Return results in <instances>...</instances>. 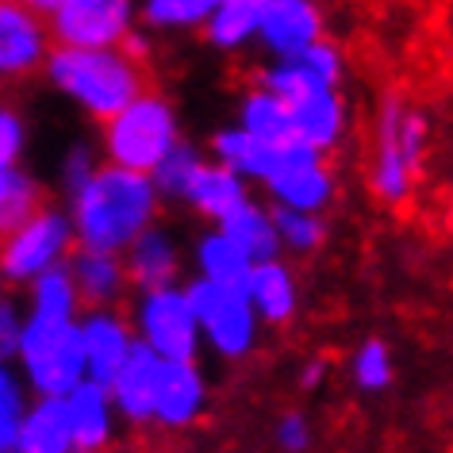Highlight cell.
Segmentation results:
<instances>
[{"label": "cell", "instance_id": "cell-11", "mask_svg": "<svg viewBox=\"0 0 453 453\" xmlns=\"http://www.w3.org/2000/svg\"><path fill=\"white\" fill-rule=\"evenodd\" d=\"M81 342H85V369L93 384H104L111 388V380L119 377L123 361L131 357V334L116 315H93V319L81 323Z\"/></svg>", "mask_w": 453, "mask_h": 453}, {"label": "cell", "instance_id": "cell-38", "mask_svg": "<svg viewBox=\"0 0 453 453\" xmlns=\"http://www.w3.org/2000/svg\"><path fill=\"white\" fill-rule=\"evenodd\" d=\"M319 377H323V365H308L300 372V380H303V388H315L319 384Z\"/></svg>", "mask_w": 453, "mask_h": 453}, {"label": "cell", "instance_id": "cell-27", "mask_svg": "<svg viewBox=\"0 0 453 453\" xmlns=\"http://www.w3.org/2000/svg\"><path fill=\"white\" fill-rule=\"evenodd\" d=\"M35 200H39V192H35V185L24 177V173H4L0 177V234H12L19 231L24 223H31L35 219Z\"/></svg>", "mask_w": 453, "mask_h": 453}, {"label": "cell", "instance_id": "cell-5", "mask_svg": "<svg viewBox=\"0 0 453 453\" xmlns=\"http://www.w3.org/2000/svg\"><path fill=\"white\" fill-rule=\"evenodd\" d=\"M54 16V31L65 50H108L127 35L131 4L123 0H54L42 4Z\"/></svg>", "mask_w": 453, "mask_h": 453}, {"label": "cell", "instance_id": "cell-34", "mask_svg": "<svg viewBox=\"0 0 453 453\" xmlns=\"http://www.w3.org/2000/svg\"><path fill=\"white\" fill-rule=\"evenodd\" d=\"M24 323L27 319H19V311L12 303H0V365L12 354H19V346H24Z\"/></svg>", "mask_w": 453, "mask_h": 453}, {"label": "cell", "instance_id": "cell-20", "mask_svg": "<svg viewBox=\"0 0 453 453\" xmlns=\"http://www.w3.org/2000/svg\"><path fill=\"white\" fill-rule=\"evenodd\" d=\"M242 131L250 134V139L265 142V146H292V142H303L296 134V123H292V111L288 104H280V100L269 93H254L246 100L242 108Z\"/></svg>", "mask_w": 453, "mask_h": 453}, {"label": "cell", "instance_id": "cell-30", "mask_svg": "<svg viewBox=\"0 0 453 453\" xmlns=\"http://www.w3.org/2000/svg\"><path fill=\"white\" fill-rule=\"evenodd\" d=\"M273 226H277L280 242H288L292 250H315V246H319V239H323V226H319V219H315V215H308V211L277 208Z\"/></svg>", "mask_w": 453, "mask_h": 453}, {"label": "cell", "instance_id": "cell-33", "mask_svg": "<svg viewBox=\"0 0 453 453\" xmlns=\"http://www.w3.org/2000/svg\"><path fill=\"white\" fill-rule=\"evenodd\" d=\"M296 62H300L303 70H308L323 88H331V85L338 81V50L323 47V42H315V47L303 54V58H296Z\"/></svg>", "mask_w": 453, "mask_h": 453}, {"label": "cell", "instance_id": "cell-24", "mask_svg": "<svg viewBox=\"0 0 453 453\" xmlns=\"http://www.w3.org/2000/svg\"><path fill=\"white\" fill-rule=\"evenodd\" d=\"M200 265H203V280L223 285V288H246V280H250V273H254V262L226 239L223 231L211 234V239H203Z\"/></svg>", "mask_w": 453, "mask_h": 453}, {"label": "cell", "instance_id": "cell-32", "mask_svg": "<svg viewBox=\"0 0 453 453\" xmlns=\"http://www.w3.org/2000/svg\"><path fill=\"white\" fill-rule=\"evenodd\" d=\"M354 377L361 388H369V392H380L384 384L392 380V357H388V349H384L380 342H365L357 349V357H354Z\"/></svg>", "mask_w": 453, "mask_h": 453}, {"label": "cell", "instance_id": "cell-37", "mask_svg": "<svg viewBox=\"0 0 453 453\" xmlns=\"http://www.w3.org/2000/svg\"><path fill=\"white\" fill-rule=\"evenodd\" d=\"M93 177H96V173H93V165H88V154H85V150H73L70 162H65V180H70L73 196H77V192H81Z\"/></svg>", "mask_w": 453, "mask_h": 453}, {"label": "cell", "instance_id": "cell-25", "mask_svg": "<svg viewBox=\"0 0 453 453\" xmlns=\"http://www.w3.org/2000/svg\"><path fill=\"white\" fill-rule=\"evenodd\" d=\"M269 188L277 192L280 208L308 211V215L319 208L326 196H331V180H326V173L319 169V162H315V165H303V169H292V173L277 177Z\"/></svg>", "mask_w": 453, "mask_h": 453}, {"label": "cell", "instance_id": "cell-3", "mask_svg": "<svg viewBox=\"0 0 453 453\" xmlns=\"http://www.w3.org/2000/svg\"><path fill=\"white\" fill-rule=\"evenodd\" d=\"M173 146V111L157 96H139L116 119H108V154L116 169L146 177L165 162Z\"/></svg>", "mask_w": 453, "mask_h": 453}, {"label": "cell", "instance_id": "cell-15", "mask_svg": "<svg viewBox=\"0 0 453 453\" xmlns=\"http://www.w3.org/2000/svg\"><path fill=\"white\" fill-rule=\"evenodd\" d=\"M203 403V380L192 361H165L162 369V388H157V407L154 415L169 426H180L196 418Z\"/></svg>", "mask_w": 453, "mask_h": 453}, {"label": "cell", "instance_id": "cell-1", "mask_svg": "<svg viewBox=\"0 0 453 453\" xmlns=\"http://www.w3.org/2000/svg\"><path fill=\"white\" fill-rule=\"evenodd\" d=\"M73 223L85 250L116 254L146 231L154 211V180L127 169H100L88 185L77 192Z\"/></svg>", "mask_w": 453, "mask_h": 453}, {"label": "cell", "instance_id": "cell-23", "mask_svg": "<svg viewBox=\"0 0 453 453\" xmlns=\"http://www.w3.org/2000/svg\"><path fill=\"white\" fill-rule=\"evenodd\" d=\"M265 0H223L208 19V35L215 47H239L250 35H262Z\"/></svg>", "mask_w": 453, "mask_h": 453}, {"label": "cell", "instance_id": "cell-16", "mask_svg": "<svg viewBox=\"0 0 453 453\" xmlns=\"http://www.w3.org/2000/svg\"><path fill=\"white\" fill-rule=\"evenodd\" d=\"M65 407H70V426H73V449H96L104 446L108 430H111V392L104 388V384H93L85 380L81 388H77L70 400H65Z\"/></svg>", "mask_w": 453, "mask_h": 453}, {"label": "cell", "instance_id": "cell-31", "mask_svg": "<svg viewBox=\"0 0 453 453\" xmlns=\"http://www.w3.org/2000/svg\"><path fill=\"white\" fill-rule=\"evenodd\" d=\"M196 169H200V157L192 154L188 146H173L165 162L154 169V185L162 192H173V196H185V188H188V180L196 177Z\"/></svg>", "mask_w": 453, "mask_h": 453}, {"label": "cell", "instance_id": "cell-28", "mask_svg": "<svg viewBox=\"0 0 453 453\" xmlns=\"http://www.w3.org/2000/svg\"><path fill=\"white\" fill-rule=\"evenodd\" d=\"M24 395H19V384L16 377L0 365V453H12L16 449V438H19V426H24Z\"/></svg>", "mask_w": 453, "mask_h": 453}, {"label": "cell", "instance_id": "cell-36", "mask_svg": "<svg viewBox=\"0 0 453 453\" xmlns=\"http://www.w3.org/2000/svg\"><path fill=\"white\" fill-rule=\"evenodd\" d=\"M277 441H280V449L300 453L303 446H308V423H303L300 415H285L277 423Z\"/></svg>", "mask_w": 453, "mask_h": 453}, {"label": "cell", "instance_id": "cell-21", "mask_svg": "<svg viewBox=\"0 0 453 453\" xmlns=\"http://www.w3.org/2000/svg\"><path fill=\"white\" fill-rule=\"evenodd\" d=\"M219 231L231 239L239 250L250 257L254 265H262V262H277V246H280V234H277V226L273 219H269L265 211H257L246 203L242 211H234L231 219H226Z\"/></svg>", "mask_w": 453, "mask_h": 453}, {"label": "cell", "instance_id": "cell-13", "mask_svg": "<svg viewBox=\"0 0 453 453\" xmlns=\"http://www.w3.org/2000/svg\"><path fill=\"white\" fill-rule=\"evenodd\" d=\"M42 58V27L27 8L0 4V73H24Z\"/></svg>", "mask_w": 453, "mask_h": 453}, {"label": "cell", "instance_id": "cell-22", "mask_svg": "<svg viewBox=\"0 0 453 453\" xmlns=\"http://www.w3.org/2000/svg\"><path fill=\"white\" fill-rule=\"evenodd\" d=\"M288 111H292V123H296V134L311 146V150H323V146H331L338 139L342 108H338L331 88H319V93H311L308 100H300V104L288 108Z\"/></svg>", "mask_w": 453, "mask_h": 453}, {"label": "cell", "instance_id": "cell-9", "mask_svg": "<svg viewBox=\"0 0 453 453\" xmlns=\"http://www.w3.org/2000/svg\"><path fill=\"white\" fill-rule=\"evenodd\" d=\"M162 369H165V361L157 357L150 346L134 342L131 357L123 361V369H119V377L111 380V388H108L111 400H116L119 411L127 418H134V423H142V418L154 415L157 388H162Z\"/></svg>", "mask_w": 453, "mask_h": 453}, {"label": "cell", "instance_id": "cell-8", "mask_svg": "<svg viewBox=\"0 0 453 453\" xmlns=\"http://www.w3.org/2000/svg\"><path fill=\"white\" fill-rule=\"evenodd\" d=\"M24 365H27L31 384L42 392V400H70V395L88 380L81 323H77V331H70L62 342H54L50 349H42L39 357L24 361Z\"/></svg>", "mask_w": 453, "mask_h": 453}, {"label": "cell", "instance_id": "cell-6", "mask_svg": "<svg viewBox=\"0 0 453 453\" xmlns=\"http://www.w3.org/2000/svg\"><path fill=\"white\" fill-rule=\"evenodd\" d=\"M142 326V346H150L162 361H192L200 342V319L192 311L188 292L165 288L150 292L139 311Z\"/></svg>", "mask_w": 453, "mask_h": 453}, {"label": "cell", "instance_id": "cell-35", "mask_svg": "<svg viewBox=\"0 0 453 453\" xmlns=\"http://www.w3.org/2000/svg\"><path fill=\"white\" fill-rule=\"evenodd\" d=\"M19 142H24V127H19V119L12 116V111H0V177L12 173Z\"/></svg>", "mask_w": 453, "mask_h": 453}, {"label": "cell", "instance_id": "cell-10", "mask_svg": "<svg viewBox=\"0 0 453 453\" xmlns=\"http://www.w3.org/2000/svg\"><path fill=\"white\" fill-rule=\"evenodd\" d=\"M262 39L280 58L296 62L319 42V16L303 0H265L262 12Z\"/></svg>", "mask_w": 453, "mask_h": 453}, {"label": "cell", "instance_id": "cell-7", "mask_svg": "<svg viewBox=\"0 0 453 453\" xmlns=\"http://www.w3.org/2000/svg\"><path fill=\"white\" fill-rule=\"evenodd\" d=\"M65 242H70V223L58 211H39L31 223H24L12 239L0 250V269L16 280L27 277H47L50 269H58Z\"/></svg>", "mask_w": 453, "mask_h": 453}, {"label": "cell", "instance_id": "cell-12", "mask_svg": "<svg viewBox=\"0 0 453 453\" xmlns=\"http://www.w3.org/2000/svg\"><path fill=\"white\" fill-rule=\"evenodd\" d=\"M73 449V426L65 400H39L27 411L19 426L12 453H70Z\"/></svg>", "mask_w": 453, "mask_h": 453}, {"label": "cell", "instance_id": "cell-19", "mask_svg": "<svg viewBox=\"0 0 453 453\" xmlns=\"http://www.w3.org/2000/svg\"><path fill=\"white\" fill-rule=\"evenodd\" d=\"M173 273H177V254H173V246H169V239L162 231H142L131 246L134 285L146 288V296H150V292H165Z\"/></svg>", "mask_w": 453, "mask_h": 453}, {"label": "cell", "instance_id": "cell-4", "mask_svg": "<svg viewBox=\"0 0 453 453\" xmlns=\"http://www.w3.org/2000/svg\"><path fill=\"white\" fill-rule=\"evenodd\" d=\"M192 311L200 319V331H208L211 346L226 357H239L254 346V326H257V311L254 303L246 300L242 288H223L211 285V280H196L188 288Z\"/></svg>", "mask_w": 453, "mask_h": 453}, {"label": "cell", "instance_id": "cell-26", "mask_svg": "<svg viewBox=\"0 0 453 453\" xmlns=\"http://www.w3.org/2000/svg\"><path fill=\"white\" fill-rule=\"evenodd\" d=\"M73 285L85 292L88 300H108L111 292L123 285V265L116 254L81 250L73 262Z\"/></svg>", "mask_w": 453, "mask_h": 453}, {"label": "cell", "instance_id": "cell-29", "mask_svg": "<svg viewBox=\"0 0 453 453\" xmlns=\"http://www.w3.org/2000/svg\"><path fill=\"white\" fill-rule=\"evenodd\" d=\"M211 12H215L211 0H150L146 4L150 24H162V27H188V24H200V19H211Z\"/></svg>", "mask_w": 453, "mask_h": 453}, {"label": "cell", "instance_id": "cell-17", "mask_svg": "<svg viewBox=\"0 0 453 453\" xmlns=\"http://www.w3.org/2000/svg\"><path fill=\"white\" fill-rule=\"evenodd\" d=\"M400 119L403 111L388 104L380 119V154H377V192L384 200H403L407 185H411V162L403 150V134H400Z\"/></svg>", "mask_w": 453, "mask_h": 453}, {"label": "cell", "instance_id": "cell-18", "mask_svg": "<svg viewBox=\"0 0 453 453\" xmlns=\"http://www.w3.org/2000/svg\"><path fill=\"white\" fill-rule=\"evenodd\" d=\"M242 292H246V300L254 303L257 319H269V323H285L292 308H296V285H292L288 269L280 262L254 265V273Z\"/></svg>", "mask_w": 453, "mask_h": 453}, {"label": "cell", "instance_id": "cell-2", "mask_svg": "<svg viewBox=\"0 0 453 453\" xmlns=\"http://www.w3.org/2000/svg\"><path fill=\"white\" fill-rule=\"evenodd\" d=\"M50 77L77 104L108 119L139 100V70L116 50H58L50 58Z\"/></svg>", "mask_w": 453, "mask_h": 453}, {"label": "cell", "instance_id": "cell-14", "mask_svg": "<svg viewBox=\"0 0 453 453\" xmlns=\"http://www.w3.org/2000/svg\"><path fill=\"white\" fill-rule=\"evenodd\" d=\"M185 200H192L211 219L226 223L234 211L246 208V188H242V177L231 173L226 165H200L196 177L185 188Z\"/></svg>", "mask_w": 453, "mask_h": 453}]
</instances>
